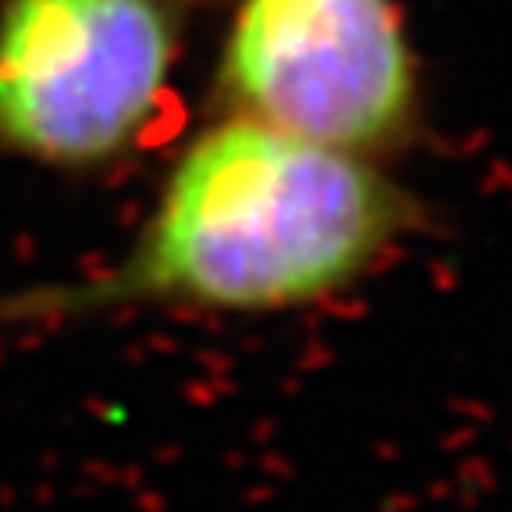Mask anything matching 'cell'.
I'll use <instances>...</instances> for the list:
<instances>
[{
    "instance_id": "6da1fadb",
    "label": "cell",
    "mask_w": 512,
    "mask_h": 512,
    "mask_svg": "<svg viewBox=\"0 0 512 512\" xmlns=\"http://www.w3.org/2000/svg\"><path fill=\"white\" fill-rule=\"evenodd\" d=\"M416 224V200L377 157L221 111L175 153L111 264L0 296V324L306 310L367 278Z\"/></svg>"
},
{
    "instance_id": "7a4b0ae2",
    "label": "cell",
    "mask_w": 512,
    "mask_h": 512,
    "mask_svg": "<svg viewBox=\"0 0 512 512\" xmlns=\"http://www.w3.org/2000/svg\"><path fill=\"white\" fill-rule=\"evenodd\" d=\"M185 0H4L0 160L107 171L175 114Z\"/></svg>"
},
{
    "instance_id": "3957f363",
    "label": "cell",
    "mask_w": 512,
    "mask_h": 512,
    "mask_svg": "<svg viewBox=\"0 0 512 512\" xmlns=\"http://www.w3.org/2000/svg\"><path fill=\"white\" fill-rule=\"evenodd\" d=\"M221 111L381 157L416 125L420 75L395 0H235Z\"/></svg>"
}]
</instances>
